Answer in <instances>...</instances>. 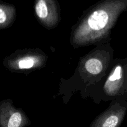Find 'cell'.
Segmentation results:
<instances>
[{
	"mask_svg": "<svg viewBox=\"0 0 127 127\" xmlns=\"http://www.w3.org/2000/svg\"><path fill=\"white\" fill-rule=\"evenodd\" d=\"M122 78V68L118 65L115 68L114 71H112L108 78L105 85V89L107 93L112 94L114 93L119 86L120 83Z\"/></svg>",
	"mask_w": 127,
	"mask_h": 127,
	"instance_id": "7",
	"label": "cell"
},
{
	"mask_svg": "<svg viewBox=\"0 0 127 127\" xmlns=\"http://www.w3.org/2000/svg\"><path fill=\"white\" fill-rule=\"evenodd\" d=\"M34 11L40 23L51 29L60 21V6L57 0H35Z\"/></svg>",
	"mask_w": 127,
	"mask_h": 127,
	"instance_id": "2",
	"label": "cell"
},
{
	"mask_svg": "<svg viewBox=\"0 0 127 127\" xmlns=\"http://www.w3.org/2000/svg\"><path fill=\"white\" fill-rule=\"evenodd\" d=\"M16 9L8 4L0 3V27H6L14 20Z\"/></svg>",
	"mask_w": 127,
	"mask_h": 127,
	"instance_id": "6",
	"label": "cell"
},
{
	"mask_svg": "<svg viewBox=\"0 0 127 127\" xmlns=\"http://www.w3.org/2000/svg\"><path fill=\"white\" fill-rule=\"evenodd\" d=\"M29 120L24 113L4 102L0 105V127H26Z\"/></svg>",
	"mask_w": 127,
	"mask_h": 127,
	"instance_id": "3",
	"label": "cell"
},
{
	"mask_svg": "<svg viewBox=\"0 0 127 127\" xmlns=\"http://www.w3.org/2000/svg\"><path fill=\"white\" fill-rule=\"evenodd\" d=\"M127 108L116 104L101 114L90 127H119L126 114Z\"/></svg>",
	"mask_w": 127,
	"mask_h": 127,
	"instance_id": "4",
	"label": "cell"
},
{
	"mask_svg": "<svg viewBox=\"0 0 127 127\" xmlns=\"http://www.w3.org/2000/svg\"><path fill=\"white\" fill-rule=\"evenodd\" d=\"M127 11V0H100L88 9L75 26L71 43L76 47L93 44L108 35L119 16Z\"/></svg>",
	"mask_w": 127,
	"mask_h": 127,
	"instance_id": "1",
	"label": "cell"
},
{
	"mask_svg": "<svg viewBox=\"0 0 127 127\" xmlns=\"http://www.w3.org/2000/svg\"><path fill=\"white\" fill-rule=\"evenodd\" d=\"M103 64L99 59L91 58L87 60L85 63V69L92 74H98L103 70Z\"/></svg>",
	"mask_w": 127,
	"mask_h": 127,
	"instance_id": "8",
	"label": "cell"
},
{
	"mask_svg": "<svg viewBox=\"0 0 127 127\" xmlns=\"http://www.w3.org/2000/svg\"><path fill=\"white\" fill-rule=\"evenodd\" d=\"M44 62L43 57L34 53H25L17 57L10 63V66L14 69H30L38 67Z\"/></svg>",
	"mask_w": 127,
	"mask_h": 127,
	"instance_id": "5",
	"label": "cell"
}]
</instances>
